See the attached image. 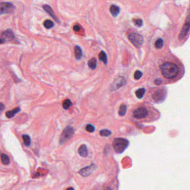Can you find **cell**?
Listing matches in <instances>:
<instances>
[{
    "label": "cell",
    "mask_w": 190,
    "mask_h": 190,
    "mask_svg": "<svg viewBox=\"0 0 190 190\" xmlns=\"http://www.w3.org/2000/svg\"><path fill=\"white\" fill-rule=\"evenodd\" d=\"M99 60L102 61L105 65L107 64V57L104 51H101L98 55Z\"/></svg>",
    "instance_id": "cell-17"
},
{
    "label": "cell",
    "mask_w": 190,
    "mask_h": 190,
    "mask_svg": "<svg viewBox=\"0 0 190 190\" xmlns=\"http://www.w3.org/2000/svg\"><path fill=\"white\" fill-rule=\"evenodd\" d=\"M15 7L11 2H1L0 3V15L8 14L14 12Z\"/></svg>",
    "instance_id": "cell-7"
},
{
    "label": "cell",
    "mask_w": 190,
    "mask_h": 190,
    "mask_svg": "<svg viewBox=\"0 0 190 190\" xmlns=\"http://www.w3.org/2000/svg\"><path fill=\"white\" fill-rule=\"evenodd\" d=\"M167 88L165 86H161L155 89L151 95L152 101L156 103L163 102L167 96Z\"/></svg>",
    "instance_id": "cell-3"
},
{
    "label": "cell",
    "mask_w": 190,
    "mask_h": 190,
    "mask_svg": "<svg viewBox=\"0 0 190 190\" xmlns=\"http://www.w3.org/2000/svg\"><path fill=\"white\" fill-rule=\"evenodd\" d=\"M97 62L96 58H92L91 60H89L88 65L89 68H91L92 70H95L97 67Z\"/></svg>",
    "instance_id": "cell-19"
},
{
    "label": "cell",
    "mask_w": 190,
    "mask_h": 190,
    "mask_svg": "<svg viewBox=\"0 0 190 190\" xmlns=\"http://www.w3.org/2000/svg\"><path fill=\"white\" fill-rule=\"evenodd\" d=\"M43 25L46 29H50L52 28V27L54 26V23L52 21L47 20L44 22Z\"/></svg>",
    "instance_id": "cell-24"
},
{
    "label": "cell",
    "mask_w": 190,
    "mask_h": 190,
    "mask_svg": "<svg viewBox=\"0 0 190 190\" xmlns=\"http://www.w3.org/2000/svg\"><path fill=\"white\" fill-rule=\"evenodd\" d=\"M86 130L88 132H94L95 128L94 126L91 125V124H88V125H86Z\"/></svg>",
    "instance_id": "cell-28"
},
{
    "label": "cell",
    "mask_w": 190,
    "mask_h": 190,
    "mask_svg": "<svg viewBox=\"0 0 190 190\" xmlns=\"http://www.w3.org/2000/svg\"><path fill=\"white\" fill-rule=\"evenodd\" d=\"M96 165L92 164L90 166H88L81 169V170H79L78 173L81 176H82L83 177H87V176L90 175L96 170Z\"/></svg>",
    "instance_id": "cell-9"
},
{
    "label": "cell",
    "mask_w": 190,
    "mask_h": 190,
    "mask_svg": "<svg viewBox=\"0 0 190 190\" xmlns=\"http://www.w3.org/2000/svg\"><path fill=\"white\" fill-rule=\"evenodd\" d=\"M22 139L23 140L24 144L26 146L29 147L30 146L31 144V138L29 135L27 134H23L22 135Z\"/></svg>",
    "instance_id": "cell-22"
},
{
    "label": "cell",
    "mask_w": 190,
    "mask_h": 190,
    "mask_svg": "<svg viewBox=\"0 0 190 190\" xmlns=\"http://www.w3.org/2000/svg\"><path fill=\"white\" fill-rule=\"evenodd\" d=\"M190 30V16L187 17L186 22L183 26L182 29L179 34L178 39L179 41H182L187 35V34Z\"/></svg>",
    "instance_id": "cell-8"
},
{
    "label": "cell",
    "mask_w": 190,
    "mask_h": 190,
    "mask_svg": "<svg viewBox=\"0 0 190 190\" xmlns=\"http://www.w3.org/2000/svg\"><path fill=\"white\" fill-rule=\"evenodd\" d=\"M164 41L163 40V39H161V38H159L156 41V42L155 43V46L156 47L157 49H161V48L164 47Z\"/></svg>",
    "instance_id": "cell-18"
},
{
    "label": "cell",
    "mask_w": 190,
    "mask_h": 190,
    "mask_svg": "<svg viewBox=\"0 0 190 190\" xmlns=\"http://www.w3.org/2000/svg\"><path fill=\"white\" fill-rule=\"evenodd\" d=\"M133 22H134V23L135 24V25L138 27H141V26H142V25H143L142 20L141 19H140L134 20Z\"/></svg>",
    "instance_id": "cell-29"
},
{
    "label": "cell",
    "mask_w": 190,
    "mask_h": 190,
    "mask_svg": "<svg viewBox=\"0 0 190 190\" xmlns=\"http://www.w3.org/2000/svg\"><path fill=\"white\" fill-rule=\"evenodd\" d=\"M71 106H72V102L68 99H66L62 104V107L65 110H68Z\"/></svg>",
    "instance_id": "cell-26"
},
{
    "label": "cell",
    "mask_w": 190,
    "mask_h": 190,
    "mask_svg": "<svg viewBox=\"0 0 190 190\" xmlns=\"http://www.w3.org/2000/svg\"><path fill=\"white\" fill-rule=\"evenodd\" d=\"M21 111L20 108H16L14 110H11V111H9L6 112V116L8 119H11L13 117H14L17 113H19Z\"/></svg>",
    "instance_id": "cell-16"
},
{
    "label": "cell",
    "mask_w": 190,
    "mask_h": 190,
    "mask_svg": "<svg viewBox=\"0 0 190 190\" xmlns=\"http://www.w3.org/2000/svg\"><path fill=\"white\" fill-rule=\"evenodd\" d=\"M75 56L77 60H80L82 56V51L81 47L78 46H76L74 48Z\"/></svg>",
    "instance_id": "cell-15"
},
{
    "label": "cell",
    "mask_w": 190,
    "mask_h": 190,
    "mask_svg": "<svg viewBox=\"0 0 190 190\" xmlns=\"http://www.w3.org/2000/svg\"><path fill=\"white\" fill-rule=\"evenodd\" d=\"M66 190H75V189H74V188H72V187H69V188H67Z\"/></svg>",
    "instance_id": "cell-34"
},
{
    "label": "cell",
    "mask_w": 190,
    "mask_h": 190,
    "mask_svg": "<svg viewBox=\"0 0 190 190\" xmlns=\"http://www.w3.org/2000/svg\"><path fill=\"white\" fill-rule=\"evenodd\" d=\"M79 30H80V27H79L78 25H75L74 27V30L75 31H79Z\"/></svg>",
    "instance_id": "cell-31"
},
{
    "label": "cell",
    "mask_w": 190,
    "mask_h": 190,
    "mask_svg": "<svg viewBox=\"0 0 190 190\" xmlns=\"http://www.w3.org/2000/svg\"><path fill=\"white\" fill-rule=\"evenodd\" d=\"M142 72L140 71H139L137 70L135 72H134V78H135L136 79H137V80H138V79H139L141 78V77L142 76Z\"/></svg>",
    "instance_id": "cell-27"
},
{
    "label": "cell",
    "mask_w": 190,
    "mask_h": 190,
    "mask_svg": "<svg viewBox=\"0 0 190 190\" xmlns=\"http://www.w3.org/2000/svg\"><path fill=\"white\" fill-rule=\"evenodd\" d=\"M43 10H44V11H45L50 16H51L52 17V18L55 21H56L57 22H58V23L60 22L59 20H58L57 18V17H56V15H55L52 8L50 6L47 5H44L43 6Z\"/></svg>",
    "instance_id": "cell-11"
},
{
    "label": "cell",
    "mask_w": 190,
    "mask_h": 190,
    "mask_svg": "<svg viewBox=\"0 0 190 190\" xmlns=\"http://www.w3.org/2000/svg\"><path fill=\"white\" fill-rule=\"evenodd\" d=\"M110 11L113 17H116L118 16L120 13V9L119 8V7L113 5L111 6V7L110 8Z\"/></svg>",
    "instance_id": "cell-14"
},
{
    "label": "cell",
    "mask_w": 190,
    "mask_h": 190,
    "mask_svg": "<svg viewBox=\"0 0 190 190\" xmlns=\"http://www.w3.org/2000/svg\"><path fill=\"white\" fill-rule=\"evenodd\" d=\"M112 133L111 131H110L108 130H102L101 131L99 132V134L102 137H108L110 135H111Z\"/></svg>",
    "instance_id": "cell-25"
},
{
    "label": "cell",
    "mask_w": 190,
    "mask_h": 190,
    "mask_svg": "<svg viewBox=\"0 0 190 190\" xmlns=\"http://www.w3.org/2000/svg\"><path fill=\"white\" fill-rule=\"evenodd\" d=\"M2 36H3V39L8 40H12L14 39L15 36L13 32L11 29H8L6 30L5 31L2 33Z\"/></svg>",
    "instance_id": "cell-12"
},
{
    "label": "cell",
    "mask_w": 190,
    "mask_h": 190,
    "mask_svg": "<svg viewBox=\"0 0 190 190\" xmlns=\"http://www.w3.org/2000/svg\"><path fill=\"white\" fill-rule=\"evenodd\" d=\"M78 152L81 156L83 157H86L88 156V150L86 145L82 144L79 147Z\"/></svg>",
    "instance_id": "cell-13"
},
{
    "label": "cell",
    "mask_w": 190,
    "mask_h": 190,
    "mask_svg": "<svg viewBox=\"0 0 190 190\" xmlns=\"http://www.w3.org/2000/svg\"><path fill=\"white\" fill-rule=\"evenodd\" d=\"M158 68L160 76L154 81V84L157 86L174 84L180 80L185 73L182 61L171 53L161 58Z\"/></svg>",
    "instance_id": "cell-1"
},
{
    "label": "cell",
    "mask_w": 190,
    "mask_h": 190,
    "mask_svg": "<svg viewBox=\"0 0 190 190\" xmlns=\"http://www.w3.org/2000/svg\"><path fill=\"white\" fill-rule=\"evenodd\" d=\"M126 84V79L123 77H119L116 78L114 81L113 85L112 86V89L113 91L116 90V89L121 87L122 86L125 85Z\"/></svg>",
    "instance_id": "cell-10"
},
{
    "label": "cell",
    "mask_w": 190,
    "mask_h": 190,
    "mask_svg": "<svg viewBox=\"0 0 190 190\" xmlns=\"http://www.w3.org/2000/svg\"><path fill=\"white\" fill-rule=\"evenodd\" d=\"M126 111H127V106L125 105H122L120 107L119 114L120 116H123L126 115Z\"/></svg>",
    "instance_id": "cell-23"
},
{
    "label": "cell",
    "mask_w": 190,
    "mask_h": 190,
    "mask_svg": "<svg viewBox=\"0 0 190 190\" xmlns=\"http://www.w3.org/2000/svg\"><path fill=\"white\" fill-rule=\"evenodd\" d=\"M74 133V129L71 126H67L64 129L60 138V143L62 144L67 141L73 136Z\"/></svg>",
    "instance_id": "cell-6"
},
{
    "label": "cell",
    "mask_w": 190,
    "mask_h": 190,
    "mask_svg": "<svg viewBox=\"0 0 190 190\" xmlns=\"http://www.w3.org/2000/svg\"><path fill=\"white\" fill-rule=\"evenodd\" d=\"M133 116L137 120L153 121L160 118V113L151 106H141L133 111Z\"/></svg>",
    "instance_id": "cell-2"
},
{
    "label": "cell",
    "mask_w": 190,
    "mask_h": 190,
    "mask_svg": "<svg viewBox=\"0 0 190 190\" xmlns=\"http://www.w3.org/2000/svg\"><path fill=\"white\" fill-rule=\"evenodd\" d=\"M6 41V40L4 39H2V38H0V44H2L3 43H5Z\"/></svg>",
    "instance_id": "cell-32"
},
{
    "label": "cell",
    "mask_w": 190,
    "mask_h": 190,
    "mask_svg": "<svg viewBox=\"0 0 190 190\" xmlns=\"http://www.w3.org/2000/svg\"><path fill=\"white\" fill-rule=\"evenodd\" d=\"M129 144V141L123 138H116L113 140L112 145L116 153H121Z\"/></svg>",
    "instance_id": "cell-4"
},
{
    "label": "cell",
    "mask_w": 190,
    "mask_h": 190,
    "mask_svg": "<svg viewBox=\"0 0 190 190\" xmlns=\"http://www.w3.org/2000/svg\"><path fill=\"white\" fill-rule=\"evenodd\" d=\"M130 42L136 47H140L143 42V37L140 34L133 32L130 33L128 36Z\"/></svg>",
    "instance_id": "cell-5"
},
{
    "label": "cell",
    "mask_w": 190,
    "mask_h": 190,
    "mask_svg": "<svg viewBox=\"0 0 190 190\" xmlns=\"http://www.w3.org/2000/svg\"><path fill=\"white\" fill-rule=\"evenodd\" d=\"M145 92H146V89H145L144 88H141L138 89L135 92L137 97L140 99L142 98L143 97V96L144 95Z\"/></svg>",
    "instance_id": "cell-20"
},
{
    "label": "cell",
    "mask_w": 190,
    "mask_h": 190,
    "mask_svg": "<svg viewBox=\"0 0 190 190\" xmlns=\"http://www.w3.org/2000/svg\"><path fill=\"white\" fill-rule=\"evenodd\" d=\"M103 190H112V189H111V187H106L105 188H104V189H103Z\"/></svg>",
    "instance_id": "cell-33"
},
{
    "label": "cell",
    "mask_w": 190,
    "mask_h": 190,
    "mask_svg": "<svg viewBox=\"0 0 190 190\" xmlns=\"http://www.w3.org/2000/svg\"><path fill=\"white\" fill-rule=\"evenodd\" d=\"M1 161L3 164H4L5 165H8L10 164V160L9 157L6 155V154L2 153L1 154Z\"/></svg>",
    "instance_id": "cell-21"
},
{
    "label": "cell",
    "mask_w": 190,
    "mask_h": 190,
    "mask_svg": "<svg viewBox=\"0 0 190 190\" xmlns=\"http://www.w3.org/2000/svg\"><path fill=\"white\" fill-rule=\"evenodd\" d=\"M5 106L4 105V104H3L2 103H0V115L2 113L3 110H5Z\"/></svg>",
    "instance_id": "cell-30"
}]
</instances>
